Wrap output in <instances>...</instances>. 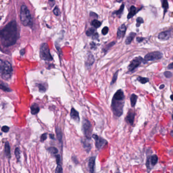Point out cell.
I'll use <instances>...</instances> for the list:
<instances>
[{"instance_id":"cell-5","label":"cell","mask_w":173,"mask_h":173,"mask_svg":"<svg viewBox=\"0 0 173 173\" xmlns=\"http://www.w3.org/2000/svg\"><path fill=\"white\" fill-rule=\"evenodd\" d=\"M40 58L45 61H51L53 60L50 54V50L47 43H43L41 45L40 50Z\"/></svg>"},{"instance_id":"cell-33","label":"cell","mask_w":173,"mask_h":173,"mask_svg":"<svg viewBox=\"0 0 173 173\" xmlns=\"http://www.w3.org/2000/svg\"><path fill=\"white\" fill-rule=\"evenodd\" d=\"M95 34V30L93 28H90L86 32V35L88 36H91Z\"/></svg>"},{"instance_id":"cell-17","label":"cell","mask_w":173,"mask_h":173,"mask_svg":"<svg viewBox=\"0 0 173 173\" xmlns=\"http://www.w3.org/2000/svg\"><path fill=\"white\" fill-rule=\"evenodd\" d=\"M5 154L7 158H10L11 157L10 147L8 142H6L5 143Z\"/></svg>"},{"instance_id":"cell-44","label":"cell","mask_w":173,"mask_h":173,"mask_svg":"<svg viewBox=\"0 0 173 173\" xmlns=\"http://www.w3.org/2000/svg\"><path fill=\"white\" fill-rule=\"evenodd\" d=\"M168 69H172L173 70V63H171V64H170L168 66Z\"/></svg>"},{"instance_id":"cell-23","label":"cell","mask_w":173,"mask_h":173,"mask_svg":"<svg viewBox=\"0 0 173 173\" xmlns=\"http://www.w3.org/2000/svg\"><path fill=\"white\" fill-rule=\"evenodd\" d=\"M138 98V96L135 94H133L131 95V106L132 107H134L135 106L136 102H137V100Z\"/></svg>"},{"instance_id":"cell-2","label":"cell","mask_w":173,"mask_h":173,"mask_svg":"<svg viewBox=\"0 0 173 173\" xmlns=\"http://www.w3.org/2000/svg\"><path fill=\"white\" fill-rule=\"evenodd\" d=\"M124 98L123 92L121 89L118 90L113 96L111 108L114 114L117 117H120L123 113Z\"/></svg>"},{"instance_id":"cell-39","label":"cell","mask_w":173,"mask_h":173,"mask_svg":"<svg viewBox=\"0 0 173 173\" xmlns=\"http://www.w3.org/2000/svg\"><path fill=\"white\" fill-rule=\"evenodd\" d=\"M55 158H56V161L57 164L60 165L61 163V158L60 155L58 154V155H55Z\"/></svg>"},{"instance_id":"cell-45","label":"cell","mask_w":173,"mask_h":173,"mask_svg":"<svg viewBox=\"0 0 173 173\" xmlns=\"http://www.w3.org/2000/svg\"><path fill=\"white\" fill-rule=\"evenodd\" d=\"M49 137L51 139H54V134H49Z\"/></svg>"},{"instance_id":"cell-36","label":"cell","mask_w":173,"mask_h":173,"mask_svg":"<svg viewBox=\"0 0 173 173\" xmlns=\"http://www.w3.org/2000/svg\"><path fill=\"white\" fill-rule=\"evenodd\" d=\"M55 173H62L63 172V168L61 165H57V166L55 171Z\"/></svg>"},{"instance_id":"cell-16","label":"cell","mask_w":173,"mask_h":173,"mask_svg":"<svg viewBox=\"0 0 173 173\" xmlns=\"http://www.w3.org/2000/svg\"><path fill=\"white\" fill-rule=\"evenodd\" d=\"M40 108L37 104L34 103L31 107V112L33 115H36L39 113Z\"/></svg>"},{"instance_id":"cell-10","label":"cell","mask_w":173,"mask_h":173,"mask_svg":"<svg viewBox=\"0 0 173 173\" xmlns=\"http://www.w3.org/2000/svg\"><path fill=\"white\" fill-rule=\"evenodd\" d=\"M95 157L92 156L91 157L88 163V167L90 172L93 173L94 172L95 168Z\"/></svg>"},{"instance_id":"cell-42","label":"cell","mask_w":173,"mask_h":173,"mask_svg":"<svg viewBox=\"0 0 173 173\" xmlns=\"http://www.w3.org/2000/svg\"><path fill=\"white\" fill-rule=\"evenodd\" d=\"M9 131V127L7 126H3L2 127V131L4 132V133H7Z\"/></svg>"},{"instance_id":"cell-8","label":"cell","mask_w":173,"mask_h":173,"mask_svg":"<svg viewBox=\"0 0 173 173\" xmlns=\"http://www.w3.org/2000/svg\"><path fill=\"white\" fill-rule=\"evenodd\" d=\"M92 137L95 141V146L98 150L102 148L107 143L106 140L96 135H92Z\"/></svg>"},{"instance_id":"cell-3","label":"cell","mask_w":173,"mask_h":173,"mask_svg":"<svg viewBox=\"0 0 173 173\" xmlns=\"http://www.w3.org/2000/svg\"><path fill=\"white\" fill-rule=\"evenodd\" d=\"M20 19L22 24L25 26H29L32 23V17L29 10L25 5L21 6L20 10Z\"/></svg>"},{"instance_id":"cell-27","label":"cell","mask_w":173,"mask_h":173,"mask_svg":"<svg viewBox=\"0 0 173 173\" xmlns=\"http://www.w3.org/2000/svg\"><path fill=\"white\" fill-rule=\"evenodd\" d=\"M48 151L51 153V154H56L57 153L59 152V150L57 148H56L55 147H51L48 148Z\"/></svg>"},{"instance_id":"cell-9","label":"cell","mask_w":173,"mask_h":173,"mask_svg":"<svg viewBox=\"0 0 173 173\" xmlns=\"http://www.w3.org/2000/svg\"><path fill=\"white\" fill-rule=\"evenodd\" d=\"M143 60L141 57L139 56L135 58L129 64L128 67V69L129 71H132L137 68L143 62Z\"/></svg>"},{"instance_id":"cell-46","label":"cell","mask_w":173,"mask_h":173,"mask_svg":"<svg viewBox=\"0 0 173 173\" xmlns=\"http://www.w3.org/2000/svg\"><path fill=\"white\" fill-rule=\"evenodd\" d=\"M20 54H21V55H23L24 54V49H22V50L20 51Z\"/></svg>"},{"instance_id":"cell-47","label":"cell","mask_w":173,"mask_h":173,"mask_svg":"<svg viewBox=\"0 0 173 173\" xmlns=\"http://www.w3.org/2000/svg\"><path fill=\"white\" fill-rule=\"evenodd\" d=\"M164 87H165V85L163 84V85H162L160 86V89H163Z\"/></svg>"},{"instance_id":"cell-43","label":"cell","mask_w":173,"mask_h":173,"mask_svg":"<svg viewBox=\"0 0 173 173\" xmlns=\"http://www.w3.org/2000/svg\"><path fill=\"white\" fill-rule=\"evenodd\" d=\"M143 39H144V38H143L142 37H138V38H137V41L138 42H141L143 40Z\"/></svg>"},{"instance_id":"cell-41","label":"cell","mask_w":173,"mask_h":173,"mask_svg":"<svg viewBox=\"0 0 173 173\" xmlns=\"http://www.w3.org/2000/svg\"><path fill=\"white\" fill-rule=\"evenodd\" d=\"M165 76L167 77V78H171L172 77V73H171V72H169V71H166L164 73Z\"/></svg>"},{"instance_id":"cell-28","label":"cell","mask_w":173,"mask_h":173,"mask_svg":"<svg viewBox=\"0 0 173 173\" xmlns=\"http://www.w3.org/2000/svg\"><path fill=\"white\" fill-rule=\"evenodd\" d=\"M138 81H139L140 82H141L142 84H145L149 81V79L145 77H139L137 78Z\"/></svg>"},{"instance_id":"cell-37","label":"cell","mask_w":173,"mask_h":173,"mask_svg":"<svg viewBox=\"0 0 173 173\" xmlns=\"http://www.w3.org/2000/svg\"><path fill=\"white\" fill-rule=\"evenodd\" d=\"M115 44V43L114 42H112L110 43V44H109L108 45H107L105 47V48L104 49V50L107 51V50H108L110 48H111V47H112Z\"/></svg>"},{"instance_id":"cell-38","label":"cell","mask_w":173,"mask_h":173,"mask_svg":"<svg viewBox=\"0 0 173 173\" xmlns=\"http://www.w3.org/2000/svg\"><path fill=\"white\" fill-rule=\"evenodd\" d=\"M53 13L55 14L56 16H59L60 14V11L59 10V9L58 8V7H56L54 10H53Z\"/></svg>"},{"instance_id":"cell-20","label":"cell","mask_w":173,"mask_h":173,"mask_svg":"<svg viewBox=\"0 0 173 173\" xmlns=\"http://www.w3.org/2000/svg\"><path fill=\"white\" fill-rule=\"evenodd\" d=\"M136 13V8L135 6H131V8H130V11H129V12L128 13V14L127 15V18L128 19H130L132 17H133Z\"/></svg>"},{"instance_id":"cell-21","label":"cell","mask_w":173,"mask_h":173,"mask_svg":"<svg viewBox=\"0 0 173 173\" xmlns=\"http://www.w3.org/2000/svg\"><path fill=\"white\" fill-rule=\"evenodd\" d=\"M136 34L135 33H131L130 34H129L125 40L126 44H130V43L132 42V40L134 39V38L136 36Z\"/></svg>"},{"instance_id":"cell-14","label":"cell","mask_w":173,"mask_h":173,"mask_svg":"<svg viewBox=\"0 0 173 173\" xmlns=\"http://www.w3.org/2000/svg\"><path fill=\"white\" fill-rule=\"evenodd\" d=\"M126 31V26L124 24L121 25L117 31V37L120 39L124 37Z\"/></svg>"},{"instance_id":"cell-7","label":"cell","mask_w":173,"mask_h":173,"mask_svg":"<svg viewBox=\"0 0 173 173\" xmlns=\"http://www.w3.org/2000/svg\"><path fill=\"white\" fill-rule=\"evenodd\" d=\"M163 57V54L158 51H155L150 52L146 54L145 56V61H152L154 60H158L161 59Z\"/></svg>"},{"instance_id":"cell-18","label":"cell","mask_w":173,"mask_h":173,"mask_svg":"<svg viewBox=\"0 0 173 173\" xmlns=\"http://www.w3.org/2000/svg\"><path fill=\"white\" fill-rule=\"evenodd\" d=\"M0 88H1L2 90L6 92H11L12 91V90L9 88L8 84L3 82L2 81H1V84H0Z\"/></svg>"},{"instance_id":"cell-4","label":"cell","mask_w":173,"mask_h":173,"mask_svg":"<svg viewBox=\"0 0 173 173\" xmlns=\"http://www.w3.org/2000/svg\"><path fill=\"white\" fill-rule=\"evenodd\" d=\"M13 69L11 64L8 61L1 60V76L3 79L9 80L12 75Z\"/></svg>"},{"instance_id":"cell-34","label":"cell","mask_w":173,"mask_h":173,"mask_svg":"<svg viewBox=\"0 0 173 173\" xmlns=\"http://www.w3.org/2000/svg\"><path fill=\"white\" fill-rule=\"evenodd\" d=\"M144 22V20L143 18L141 17H138L137 19V23H136V26L137 27H139L141 25V24L143 23Z\"/></svg>"},{"instance_id":"cell-32","label":"cell","mask_w":173,"mask_h":173,"mask_svg":"<svg viewBox=\"0 0 173 173\" xmlns=\"http://www.w3.org/2000/svg\"><path fill=\"white\" fill-rule=\"evenodd\" d=\"M118 71H117L116 73H115L114 75H113V78H112V81L111 82V85H112L117 80V77H118Z\"/></svg>"},{"instance_id":"cell-50","label":"cell","mask_w":173,"mask_h":173,"mask_svg":"<svg viewBox=\"0 0 173 173\" xmlns=\"http://www.w3.org/2000/svg\"><path fill=\"white\" fill-rule=\"evenodd\" d=\"M117 1H118L119 2V1H122V0H117Z\"/></svg>"},{"instance_id":"cell-12","label":"cell","mask_w":173,"mask_h":173,"mask_svg":"<svg viewBox=\"0 0 173 173\" xmlns=\"http://www.w3.org/2000/svg\"><path fill=\"white\" fill-rule=\"evenodd\" d=\"M171 33L170 31H165V32H162L161 33L159 34V35H158V38L161 40H164V41L167 40L170 38L171 36Z\"/></svg>"},{"instance_id":"cell-11","label":"cell","mask_w":173,"mask_h":173,"mask_svg":"<svg viewBox=\"0 0 173 173\" xmlns=\"http://www.w3.org/2000/svg\"><path fill=\"white\" fill-rule=\"evenodd\" d=\"M70 116H71V117L73 119H74V120L76 121H78V122L79 121L80 117H79V113L74 108H72L71 110Z\"/></svg>"},{"instance_id":"cell-1","label":"cell","mask_w":173,"mask_h":173,"mask_svg":"<svg viewBox=\"0 0 173 173\" xmlns=\"http://www.w3.org/2000/svg\"><path fill=\"white\" fill-rule=\"evenodd\" d=\"M19 36L16 22L13 20L8 23L1 31V41L2 45L8 47L15 44Z\"/></svg>"},{"instance_id":"cell-40","label":"cell","mask_w":173,"mask_h":173,"mask_svg":"<svg viewBox=\"0 0 173 173\" xmlns=\"http://www.w3.org/2000/svg\"><path fill=\"white\" fill-rule=\"evenodd\" d=\"M108 31H109V28H108V27H107V26H105V27H104L103 28V30H102V34H103L104 35H106V34L108 33Z\"/></svg>"},{"instance_id":"cell-29","label":"cell","mask_w":173,"mask_h":173,"mask_svg":"<svg viewBox=\"0 0 173 173\" xmlns=\"http://www.w3.org/2000/svg\"><path fill=\"white\" fill-rule=\"evenodd\" d=\"M124 8V4H122V5L121 6L120 9H119L118 11H115V12H114L113 14H116V15H120L122 13L123 11Z\"/></svg>"},{"instance_id":"cell-31","label":"cell","mask_w":173,"mask_h":173,"mask_svg":"<svg viewBox=\"0 0 173 173\" xmlns=\"http://www.w3.org/2000/svg\"><path fill=\"white\" fill-rule=\"evenodd\" d=\"M20 151L19 149L18 148H16L15 150V155L18 162L19 161V159L20 158Z\"/></svg>"},{"instance_id":"cell-35","label":"cell","mask_w":173,"mask_h":173,"mask_svg":"<svg viewBox=\"0 0 173 173\" xmlns=\"http://www.w3.org/2000/svg\"><path fill=\"white\" fill-rule=\"evenodd\" d=\"M47 138V133H44L41 135L40 137V141L41 142H43L45 141Z\"/></svg>"},{"instance_id":"cell-48","label":"cell","mask_w":173,"mask_h":173,"mask_svg":"<svg viewBox=\"0 0 173 173\" xmlns=\"http://www.w3.org/2000/svg\"><path fill=\"white\" fill-rule=\"evenodd\" d=\"M171 99L172 100H173V93L171 95Z\"/></svg>"},{"instance_id":"cell-6","label":"cell","mask_w":173,"mask_h":173,"mask_svg":"<svg viewBox=\"0 0 173 173\" xmlns=\"http://www.w3.org/2000/svg\"><path fill=\"white\" fill-rule=\"evenodd\" d=\"M82 131L86 139H90L92 135V125L87 119H84L82 122Z\"/></svg>"},{"instance_id":"cell-30","label":"cell","mask_w":173,"mask_h":173,"mask_svg":"<svg viewBox=\"0 0 173 173\" xmlns=\"http://www.w3.org/2000/svg\"><path fill=\"white\" fill-rule=\"evenodd\" d=\"M163 7L165 9L164 13H165L167 12L168 8H169V4H168V0H163Z\"/></svg>"},{"instance_id":"cell-51","label":"cell","mask_w":173,"mask_h":173,"mask_svg":"<svg viewBox=\"0 0 173 173\" xmlns=\"http://www.w3.org/2000/svg\"><path fill=\"white\" fill-rule=\"evenodd\" d=\"M172 118L173 119V115H172Z\"/></svg>"},{"instance_id":"cell-49","label":"cell","mask_w":173,"mask_h":173,"mask_svg":"<svg viewBox=\"0 0 173 173\" xmlns=\"http://www.w3.org/2000/svg\"><path fill=\"white\" fill-rule=\"evenodd\" d=\"M49 1L51 2H53V1H54V0H49Z\"/></svg>"},{"instance_id":"cell-22","label":"cell","mask_w":173,"mask_h":173,"mask_svg":"<svg viewBox=\"0 0 173 173\" xmlns=\"http://www.w3.org/2000/svg\"><path fill=\"white\" fill-rule=\"evenodd\" d=\"M82 144L84 148H85V149L87 151H89L91 149V144L89 143V142L88 141H84L83 142H82Z\"/></svg>"},{"instance_id":"cell-19","label":"cell","mask_w":173,"mask_h":173,"mask_svg":"<svg viewBox=\"0 0 173 173\" xmlns=\"http://www.w3.org/2000/svg\"><path fill=\"white\" fill-rule=\"evenodd\" d=\"M55 131H56L57 139H58L60 143H62L63 136H62V133L61 129L59 126H57L56 127V129H55Z\"/></svg>"},{"instance_id":"cell-13","label":"cell","mask_w":173,"mask_h":173,"mask_svg":"<svg viewBox=\"0 0 173 173\" xmlns=\"http://www.w3.org/2000/svg\"><path fill=\"white\" fill-rule=\"evenodd\" d=\"M135 116V114L134 112V111H132L129 112V113H128L127 115L126 120L127 122H128L131 125H132L134 123Z\"/></svg>"},{"instance_id":"cell-26","label":"cell","mask_w":173,"mask_h":173,"mask_svg":"<svg viewBox=\"0 0 173 173\" xmlns=\"http://www.w3.org/2000/svg\"><path fill=\"white\" fill-rule=\"evenodd\" d=\"M91 24L94 27L97 28L99 27L100 26V25H101V22L95 19L92 21Z\"/></svg>"},{"instance_id":"cell-24","label":"cell","mask_w":173,"mask_h":173,"mask_svg":"<svg viewBox=\"0 0 173 173\" xmlns=\"http://www.w3.org/2000/svg\"><path fill=\"white\" fill-rule=\"evenodd\" d=\"M149 160L150 161L151 165L154 166L157 164L158 162V157L156 155H153L151 157L150 159Z\"/></svg>"},{"instance_id":"cell-15","label":"cell","mask_w":173,"mask_h":173,"mask_svg":"<svg viewBox=\"0 0 173 173\" xmlns=\"http://www.w3.org/2000/svg\"><path fill=\"white\" fill-rule=\"evenodd\" d=\"M94 59L93 56L91 54H89L87 57V60H86L85 63L86 66L87 67H89L91 66L92 64L94 63Z\"/></svg>"},{"instance_id":"cell-25","label":"cell","mask_w":173,"mask_h":173,"mask_svg":"<svg viewBox=\"0 0 173 173\" xmlns=\"http://www.w3.org/2000/svg\"><path fill=\"white\" fill-rule=\"evenodd\" d=\"M37 86H38V87L39 89V91L41 92H44L46 91V87H45V86L44 84L42 83H39L37 84Z\"/></svg>"}]
</instances>
